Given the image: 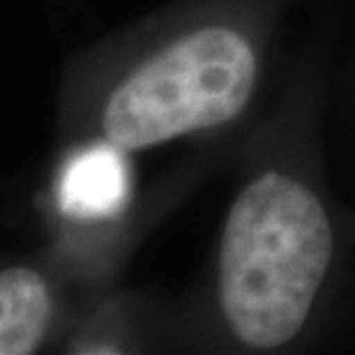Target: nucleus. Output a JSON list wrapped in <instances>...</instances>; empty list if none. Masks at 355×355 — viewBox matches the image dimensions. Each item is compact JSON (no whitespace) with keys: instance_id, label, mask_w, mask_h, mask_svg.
I'll return each instance as SVG.
<instances>
[{"instance_id":"20e7f679","label":"nucleus","mask_w":355,"mask_h":355,"mask_svg":"<svg viewBox=\"0 0 355 355\" xmlns=\"http://www.w3.org/2000/svg\"><path fill=\"white\" fill-rule=\"evenodd\" d=\"M49 318V293L37 272L10 268L0 275V353L28 355L40 344Z\"/></svg>"},{"instance_id":"f257e3e1","label":"nucleus","mask_w":355,"mask_h":355,"mask_svg":"<svg viewBox=\"0 0 355 355\" xmlns=\"http://www.w3.org/2000/svg\"><path fill=\"white\" fill-rule=\"evenodd\" d=\"M332 259L323 205L288 175L263 173L229 212L219 297L231 330L254 349L291 342L309 316Z\"/></svg>"},{"instance_id":"f03ea898","label":"nucleus","mask_w":355,"mask_h":355,"mask_svg":"<svg viewBox=\"0 0 355 355\" xmlns=\"http://www.w3.org/2000/svg\"><path fill=\"white\" fill-rule=\"evenodd\" d=\"M257 79V58L229 28L178 40L120 83L104 109L106 141L141 150L236 118Z\"/></svg>"},{"instance_id":"7ed1b4c3","label":"nucleus","mask_w":355,"mask_h":355,"mask_svg":"<svg viewBox=\"0 0 355 355\" xmlns=\"http://www.w3.org/2000/svg\"><path fill=\"white\" fill-rule=\"evenodd\" d=\"M127 196V168L118 146H92L62 171L60 208L72 217H113Z\"/></svg>"}]
</instances>
